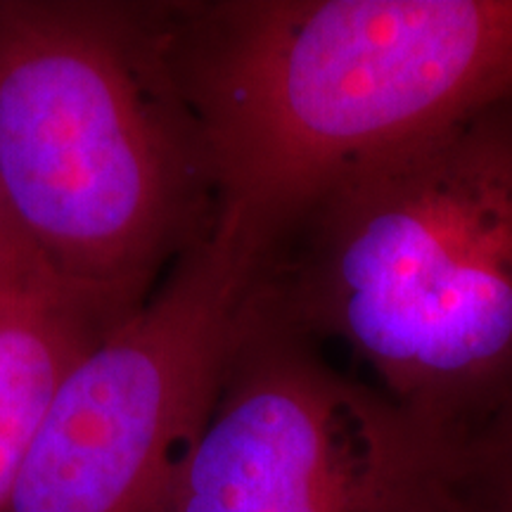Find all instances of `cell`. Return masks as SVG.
I'll use <instances>...</instances> for the list:
<instances>
[{"mask_svg":"<svg viewBox=\"0 0 512 512\" xmlns=\"http://www.w3.org/2000/svg\"><path fill=\"white\" fill-rule=\"evenodd\" d=\"M256 297L470 444L512 403V98L337 178L268 256Z\"/></svg>","mask_w":512,"mask_h":512,"instance_id":"obj_2","label":"cell"},{"mask_svg":"<svg viewBox=\"0 0 512 512\" xmlns=\"http://www.w3.org/2000/svg\"><path fill=\"white\" fill-rule=\"evenodd\" d=\"M105 332L69 304L0 302V512L62 382Z\"/></svg>","mask_w":512,"mask_h":512,"instance_id":"obj_6","label":"cell"},{"mask_svg":"<svg viewBox=\"0 0 512 512\" xmlns=\"http://www.w3.org/2000/svg\"><path fill=\"white\" fill-rule=\"evenodd\" d=\"M465 448L254 299L166 512H458Z\"/></svg>","mask_w":512,"mask_h":512,"instance_id":"obj_4","label":"cell"},{"mask_svg":"<svg viewBox=\"0 0 512 512\" xmlns=\"http://www.w3.org/2000/svg\"><path fill=\"white\" fill-rule=\"evenodd\" d=\"M169 46L214 228L264 266L347 171L512 98V0L200 5Z\"/></svg>","mask_w":512,"mask_h":512,"instance_id":"obj_1","label":"cell"},{"mask_svg":"<svg viewBox=\"0 0 512 512\" xmlns=\"http://www.w3.org/2000/svg\"><path fill=\"white\" fill-rule=\"evenodd\" d=\"M0 302L69 304L19 235L3 195H0Z\"/></svg>","mask_w":512,"mask_h":512,"instance_id":"obj_8","label":"cell"},{"mask_svg":"<svg viewBox=\"0 0 512 512\" xmlns=\"http://www.w3.org/2000/svg\"><path fill=\"white\" fill-rule=\"evenodd\" d=\"M458 512H503V510L496 508L491 501H486L484 496H479L465 479V489H463V498H460Z\"/></svg>","mask_w":512,"mask_h":512,"instance_id":"obj_9","label":"cell"},{"mask_svg":"<svg viewBox=\"0 0 512 512\" xmlns=\"http://www.w3.org/2000/svg\"><path fill=\"white\" fill-rule=\"evenodd\" d=\"M259 275L211 226L72 368L5 512H166L252 320Z\"/></svg>","mask_w":512,"mask_h":512,"instance_id":"obj_5","label":"cell"},{"mask_svg":"<svg viewBox=\"0 0 512 512\" xmlns=\"http://www.w3.org/2000/svg\"><path fill=\"white\" fill-rule=\"evenodd\" d=\"M467 484L503 512H512V403L465 446Z\"/></svg>","mask_w":512,"mask_h":512,"instance_id":"obj_7","label":"cell"},{"mask_svg":"<svg viewBox=\"0 0 512 512\" xmlns=\"http://www.w3.org/2000/svg\"><path fill=\"white\" fill-rule=\"evenodd\" d=\"M0 195L69 304L107 330L214 223L169 29L100 5L0 3Z\"/></svg>","mask_w":512,"mask_h":512,"instance_id":"obj_3","label":"cell"}]
</instances>
